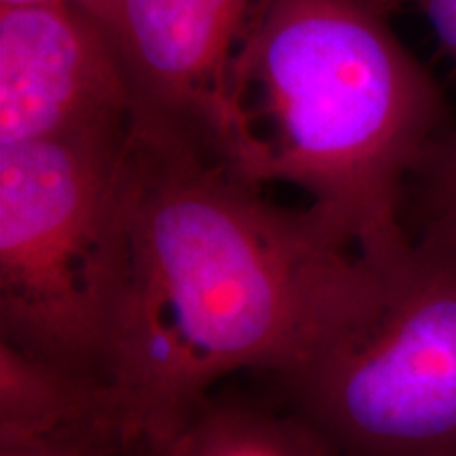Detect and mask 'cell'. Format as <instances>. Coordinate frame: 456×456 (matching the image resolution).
<instances>
[{
	"instance_id": "6da1fadb",
	"label": "cell",
	"mask_w": 456,
	"mask_h": 456,
	"mask_svg": "<svg viewBox=\"0 0 456 456\" xmlns=\"http://www.w3.org/2000/svg\"><path fill=\"white\" fill-rule=\"evenodd\" d=\"M123 222L106 380L135 448L165 440L226 376L288 380L380 289L309 208H281L224 165L135 131Z\"/></svg>"
},
{
	"instance_id": "7a4b0ae2",
	"label": "cell",
	"mask_w": 456,
	"mask_h": 456,
	"mask_svg": "<svg viewBox=\"0 0 456 456\" xmlns=\"http://www.w3.org/2000/svg\"><path fill=\"white\" fill-rule=\"evenodd\" d=\"M389 13L376 0H273L239 66L224 165L256 186L300 188L379 271L412 245L403 201L446 121Z\"/></svg>"
},
{
	"instance_id": "3957f363",
	"label": "cell",
	"mask_w": 456,
	"mask_h": 456,
	"mask_svg": "<svg viewBox=\"0 0 456 456\" xmlns=\"http://www.w3.org/2000/svg\"><path fill=\"white\" fill-rule=\"evenodd\" d=\"M131 134L0 146V340L104 383Z\"/></svg>"
},
{
	"instance_id": "277c9868",
	"label": "cell",
	"mask_w": 456,
	"mask_h": 456,
	"mask_svg": "<svg viewBox=\"0 0 456 456\" xmlns=\"http://www.w3.org/2000/svg\"><path fill=\"white\" fill-rule=\"evenodd\" d=\"M379 273L372 309L283 380L294 412L346 456L454 454L456 237L416 235Z\"/></svg>"
},
{
	"instance_id": "5b68a950",
	"label": "cell",
	"mask_w": 456,
	"mask_h": 456,
	"mask_svg": "<svg viewBox=\"0 0 456 456\" xmlns=\"http://www.w3.org/2000/svg\"><path fill=\"white\" fill-rule=\"evenodd\" d=\"M134 98V131L226 165L235 85L273 0H81Z\"/></svg>"
},
{
	"instance_id": "8992f818",
	"label": "cell",
	"mask_w": 456,
	"mask_h": 456,
	"mask_svg": "<svg viewBox=\"0 0 456 456\" xmlns=\"http://www.w3.org/2000/svg\"><path fill=\"white\" fill-rule=\"evenodd\" d=\"M131 131L134 98L121 61L81 4L0 7V146Z\"/></svg>"
},
{
	"instance_id": "52a82bcc",
	"label": "cell",
	"mask_w": 456,
	"mask_h": 456,
	"mask_svg": "<svg viewBox=\"0 0 456 456\" xmlns=\"http://www.w3.org/2000/svg\"><path fill=\"white\" fill-rule=\"evenodd\" d=\"M98 420L121 425L108 383L0 340V446L43 440Z\"/></svg>"
},
{
	"instance_id": "ba28073f",
	"label": "cell",
	"mask_w": 456,
	"mask_h": 456,
	"mask_svg": "<svg viewBox=\"0 0 456 456\" xmlns=\"http://www.w3.org/2000/svg\"><path fill=\"white\" fill-rule=\"evenodd\" d=\"M135 456H346L298 412L208 397L161 442Z\"/></svg>"
},
{
	"instance_id": "9c48e42d",
	"label": "cell",
	"mask_w": 456,
	"mask_h": 456,
	"mask_svg": "<svg viewBox=\"0 0 456 456\" xmlns=\"http://www.w3.org/2000/svg\"><path fill=\"white\" fill-rule=\"evenodd\" d=\"M410 186H414L419 235L456 237V129L431 142Z\"/></svg>"
},
{
	"instance_id": "30bf717a",
	"label": "cell",
	"mask_w": 456,
	"mask_h": 456,
	"mask_svg": "<svg viewBox=\"0 0 456 456\" xmlns=\"http://www.w3.org/2000/svg\"><path fill=\"white\" fill-rule=\"evenodd\" d=\"M0 456H135L117 420H98L17 446H0Z\"/></svg>"
},
{
	"instance_id": "8fae6325",
	"label": "cell",
	"mask_w": 456,
	"mask_h": 456,
	"mask_svg": "<svg viewBox=\"0 0 456 456\" xmlns=\"http://www.w3.org/2000/svg\"><path fill=\"white\" fill-rule=\"evenodd\" d=\"M414 3L423 11L444 51L456 61V0H414Z\"/></svg>"
},
{
	"instance_id": "7c38bea8",
	"label": "cell",
	"mask_w": 456,
	"mask_h": 456,
	"mask_svg": "<svg viewBox=\"0 0 456 456\" xmlns=\"http://www.w3.org/2000/svg\"><path fill=\"white\" fill-rule=\"evenodd\" d=\"M26 3H55V0H0V7H3V4H26ZM61 3H81V0H61Z\"/></svg>"
},
{
	"instance_id": "4fadbf2b",
	"label": "cell",
	"mask_w": 456,
	"mask_h": 456,
	"mask_svg": "<svg viewBox=\"0 0 456 456\" xmlns=\"http://www.w3.org/2000/svg\"><path fill=\"white\" fill-rule=\"evenodd\" d=\"M376 3H380V4H383L385 9L393 11V9H395V7H399V4H402L403 0H376Z\"/></svg>"
},
{
	"instance_id": "5bb4252c",
	"label": "cell",
	"mask_w": 456,
	"mask_h": 456,
	"mask_svg": "<svg viewBox=\"0 0 456 456\" xmlns=\"http://www.w3.org/2000/svg\"><path fill=\"white\" fill-rule=\"evenodd\" d=\"M448 456H456V452L454 454H448Z\"/></svg>"
}]
</instances>
